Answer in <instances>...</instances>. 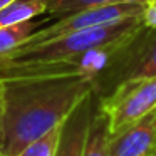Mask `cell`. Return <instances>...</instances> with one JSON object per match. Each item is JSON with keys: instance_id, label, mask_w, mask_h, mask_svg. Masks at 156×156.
I'll return each instance as SVG.
<instances>
[{"instance_id": "1", "label": "cell", "mask_w": 156, "mask_h": 156, "mask_svg": "<svg viewBox=\"0 0 156 156\" xmlns=\"http://www.w3.org/2000/svg\"><path fill=\"white\" fill-rule=\"evenodd\" d=\"M91 94L92 79L81 74L0 77V151L14 156L61 128Z\"/></svg>"}, {"instance_id": "2", "label": "cell", "mask_w": 156, "mask_h": 156, "mask_svg": "<svg viewBox=\"0 0 156 156\" xmlns=\"http://www.w3.org/2000/svg\"><path fill=\"white\" fill-rule=\"evenodd\" d=\"M141 25L143 14L39 44H22L0 57V77L81 74L94 81L116 49Z\"/></svg>"}, {"instance_id": "3", "label": "cell", "mask_w": 156, "mask_h": 156, "mask_svg": "<svg viewBox=\"0 0 156 156\" xmlns=\"http://www.w3.org/2000/svg\"><path fill=\"white\" fill-rule=\"evenodd\" d=\"M144 77H156V29L143 24L94 77V96L102 98L122 82Z\"/></svg>"}, {"instance_id": "4", "label": "cell", "mask_w": 156, "mask_h": 156, "mask_svg": "<svg viewBox=\"0 0 156 156\" xmlns=\"http://www.w3.org/2000/svg\"><path fill=\"white\" fill-rule=\"evenodd\" d=\"M98 108L104 116L108 134H118L156 112V77L122 82L109 94L98 98Z\"/></svg>"}, {"instance_id": "5", "label": "cell", "mask_w": 156, "mask_h": 156, "mask_svg": "<svg viewBox=\"0 0 156 156\" xmlns=\"http://www.w3.org/2000/svg\"><path fill=\"white\" fill-rule=\"evenodd\" d=\"M144 5L139 4H118V5H108V7H98V9H87V10L74 12V14L59 17L52 25L41 30H34L24 44H39L55 37L72 34V32L86 30L91 27H99L111 22L121 20V19L141 15L144 12Z\"/></svg>"}, {"instance_id": "6", "label": "cell", "mask_w": 156, "mask_h": 156, "mask_svg": "<svg viewBox=\"0 0 156 156\" xmlns=\"http://www.w3.org/2000/svg\"><path fill=\"white\" fill-rule=\"evenodd\" d=\"M156 148V112L109 136L108 156H151Z\"/></svg>"}, {"instance_id": "7", "label": "cell", "mask_w": 156, "mask_h": 156, "mask_svg": "<svg viewBox=\"0 0 156 156\" xmlns=\"http://www.w3.org/2000/svg\"><path fill=\"white\" fill-rule=\"evenodd\" d=\"M96 102H98V98L91 94L64 121L55 156H82V148H84V141L87 136L89 122H91Z\"/></svg>"}, {"instance_id": "8", "label": "cell", "mask_w": 156, "mask_h": 156, "mask_svg": "<svg viewBox=\"0 0 156 156\" xmlns=\"http://www.w3.org/2000/svg\"><path fill=\"white\" fill-rule=\"evenodd\" d=\"M47 4L49 0H14L7 7L0 9V29L32 20L44 14Z\"/></svg>"}, {"instance_id": "9", "label": "cell", "mask_w": 156, "mask_h": 156, "mask_svg": "<svg viewBox=\"0 0 156 156\" xmlns=\"http://www.w3.org/2000/svg\"><path fill=\"white\" fill-rule=\"evenodd\" d=\"M146 0H49L44 14L51 17H64V15L74 14V12L87 10V9L108 7V5L118 4H139L144 5ZM146 7V5H144Z\"/></svg>"}, {"instance_id": "10", "label": "cell", "mask_w": 156, "mask_h": 156, "mask_svg": "<svg viewBox=\"0 0 156 156\" xmlns=\"http://www.w3.org/2000/svg\"><path fill=\"white\" fill-rule=\"evenodd\" d=\"M108 128H106L104 116L101 114L96 102L94 112H92L91 122H89L87 136L84 141V148H82V156H108Z\"/></svg>"}, {"instance_id": "11", "label": "cell", "mask_w": 156, "mask_h": 156, "mask_svg": "<svg viewBox=\"0 0 156 156\" xmlns=\"http://www.w3.org/2000/svg\"><path fill=\"white\" fill-rule=\"evenodd\" d=\"M39 27V24H34L32 20L20 22V24L10 25V27L0 29V57L9 54L10 51L17 49L24 44V41Z\"/></svg>"}, {"instance_id": "12", "label": "cell", "mask_w": 156, "mask_h": 156, "mask_svg": "<svg viewBox=\"0 0 156 156\" xmlns=\"http://www.w3.org/2000/svg\"><path fill=\"white\" fill-rule=\"evenodd\" d=\"M61 131H62V126L54 129V131H51L49 134L35 139L34 143L25 146L24 149H20L14 156H55L59 139H61Z\"/></svg>"}, {"instance_id": "13", "label": "cell", "mask_w": 156, "mask_h": 156, "mask_svg": "<svg viewBox=\"0 0 156 156\" xmlns=\"http://www.w3.org/2000/svg\"><path fill=\"white\" fill-rule=\"evenodd\" d=\"M143 24L146 27L156 29V7H146L143 12Z\"/></svg>"}, {"instance_id": "14", "label": "cell", "mask_w": 156, "mask_h": 156, "mask_svg": "<svg viewBox=\"0 0 156 156\" xmlns=\"http://www.w3.org/2000/svg\"><path fill=\"white\" fill-rule=\"evenodd\" d=\"M14 0H0V9H4V7H7L9 4H12Z\"/></svg>"}, {"instance_id": "15", "label": "cell", "mask_w": 156, "mask_h": 156, "mask_svg": "<svg viewBox=\"0 0 156 156\" xmlns=\"http://www.w3.org/2000/svg\"><path fill=\"white\" fill-rule=\"evenodd\" d=\"M144 5L146 7H156V0H146Z\"/></svg>"}, {"instance_id": "16", "label": "cell", "mask_w": 156, "mask_h": 156, "mask_svg": "<svg viewBox=\"0 0 156 156\" xmlns=\"http://www.w3.org/2000/svg\"><path fill=\"white\" fill-rule=\"evenodd\" d=\"M151 156H156V148H154V151H153V154Z\"/></svg>"}, {"instance_id": "17", "label": "cell", "mask_w": 156, "mask_h": 156, "mask_svg": "<svg viewBox=\"0 0 156 156\" xmlns=\"http://www.w3.org/2000/svg\"><path fill=\"white\" fill-rule=\"evenodd\" d=\"M0 156H4V153H2V151H0Z\"/></svg>"}]
</instances>
